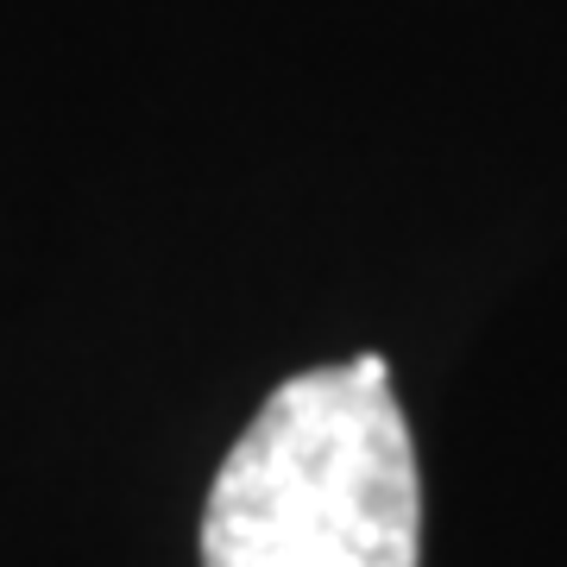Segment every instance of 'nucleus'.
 Returning a JSON list of instances; mask_svg holds the SVG:
<instances>
[{"label":"nucleus","mask_w":567,"mask_h":567,"mask_svg":"<svg viewBox=\"0 0 567 567\" xmlns=\"http://www.w3.org/2000/svg\"><path fill=\"white\" fill-rule=\"evenodd\" d=\"M423 486L391 379L322 365L265 398L203 511V567H416Z\"/></svg>","instance_id":"f257e3e1"}]
</instances>
